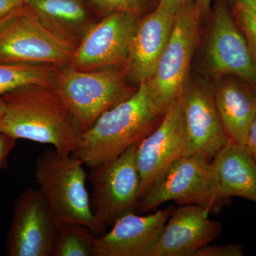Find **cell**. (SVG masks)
Instances as JSON below:
<instances>
[{"label": "cell", "instance_id": "obj_1", "mask_svg": "<svg viewBox=\"0 0 256 256\" xmlns=\"http://www.w3.org/2000/svg\"><path fill=\"white\" fill-rule=\"evenodd\" d=\"M0 98L6 108L0 132L50 144L62 154L75 150L84 130L52 87L25 86Z\"/></svg>", "mask_w": 256, "mask_h": 256}, {"label": "cell", "instance_id": "obj_2", "mask_svg": "<svg viewBox=\"0 0 256 256\" xmlns=\"http://www.w3.org/2000/svg\"><path fill=\"white\" fill-rule=\"evenodd\" d=\"M165 112L153 100L146 82H140L130 97L106 110L84 131L72 154L89 168L116 159L150 134Z\"/></svg>", "mask_w": 256, "mask_h": 256}, {"label": "cell", "instance_id": "obj_3", "mask_svg": "<svg viewBox=\"0 0 256 256\" xmlns=\"http://www.w3.org/2000/svg\"><path fill=\"white\" fill-rule=\"evenodd\" d=\"M84 163L72 154L48 148L35 162L34 178L60 224H78L92 232H102L98 223L86 186Z\"/></svg>", "mask_w": 256, "mask_h": 256}, {"label": "cell", "instance_id": "obj_4", "mask_svg": "<svg viewBox=\"0 0 256 256\" xmlns=\"http://www.w3.org/2000/svg\"><path fill=\"white\" fill-rule=\"evenodd\" d=\"M77 46L25 2L0 22V64L60 66L70 63Z\"/></svg>", "mask_w": 256, "mask_h": 256}, {"label": "cell", "instance_id": "obj_5", "mask_svg": "<svg viewBox=\"0 0 256 256\" xmlns=\"http://www.w3.org/2000/svg\"><path fill=\"white\" fill-rule=\"evenodd\" d=\"M58 66L52 88L84 131L111 108L134 94L114 68L79 70Z\"/></svg>", "mask_w": 256, "mask_h": 256}, {"label": "cell", "instance_id": "obj_6", "mask_svg": "<svg viewBox=\"0 0 256 256\" xmlns=\"http://www.w3.org/2000/svg\"><path fill=\"white\" fill-rule=\"evenodd\" d=\"M168 202L196 204L216 213L228 204L216 193L210 161L200 156H184L156 178L140 200V213L156 210Z\"/></svg>", "mask_w": 256, "mask_h": 256}, {"label": "cell", "instance_id": "obj_7", "mask_svg": "<svg viewBox=\"0 0 256 256\" xmlns=\"http://www.w3.org/2000/svg\"><path fill=\"white\" fill-rule=\"evenodd\" d=\"M139 143L116 159L90 168L92 208L102 232L138 208L140 175L136 150Z\"/></svg>", "mask_w": 256, "mask_h": 256}, {"label": "cell", "instance_id": "obj_8", "mask_svg": "<svg viewBox=\"0 0 256 256\" xmlns=\"http://www.w3.org/2000/svg\"><path fill=\"white\" fill-rule=\"evenodd\" d=\"M200 13L192 0H186L181 5L156 72L146 82L153 100L163 110L166 111L184 90Z\"/></svg>", "mask_w": 256, "mask_h": 256}, {"label": "cell", "instance_id": "obj_9", "mask_svg": "<svg viewBox=\"0 0 256 256\" xmlns=\"http://www.w3.org/2000/svg\"><path fill=\"white\" fill-rule=\"evenodd\" d=\"M60 225L40 190L26 188L14 202L6 256H52Z\"/></svg>", "mask_w": 256, "mask_h": 256}, {"label": "cell", "instance_id": "obj_10", "mask_svg": "<svg viewBox=\"0 0 256 256\" xmlns=\"http://www.w3.org/2000/svg\"><path fill=\"white\" fill-rule=\"evenodd\" d=\"M139 22L132 13H110L84 34L70 66L92 70L128 62Z\"/></svg>", "mask_w": 256, "mask_h": 256}, {"label": "cell", "instance_id": "obj_11", "mask_svg": "<svg viewBox=\"0 0 256 256\" xmlns=\"http://www.w3.org/2000/svg\"><path fill=\"white\" fill-rule=\"evenodd\" d=\"M188 137L181 94L166 109L158 127L138 144L136 159L140 175V200L156 178L178 158L186 156Z\"/></svg>", "mask_w": 256, "mask_h": 256}, {"label": "cell", "instance_id": "obj_12", "mask_svg": "<svg viewBox=\"0 0 256 256\" xmlns=\"http://www.w3.org/2000/svg\"><path fill=\"white\" fill-rule=\"evenodd\" d=\"M207 58L215 73L234 74L256 88V60L225 0L215 5Z\"/></svg>", "mask_w": 256, "mask_h": 256}, {"label": "cell", "instance_id": "obj_13", "mask_svg": "<svg viewBox=\"0 0 256 256\" xmlns=\"http://www.w3.org/2000/svg\"><path fill=\"white\" fill-rule=\"evenodd\" d=\"M210 214L196 204L174 210L148 256H195L222 233V224L210 220Z\"/></svg>", "mask_w": 256, "mask_h": 256}, {"label": "cell", "instance_id": "obj_14", "mask_svg": "<svg viewBox=\"0 0 256 256\" xmlns=\"http://www.w3.org/2000/svg\"><path fill=\"white\" fill-rule=\"evenodd\" d=\"M183 110L188 137L186 156L212 160L230 142L216 107L213 94L205 88L184 90Z\"/></svg>", "mask_w": 256, "mask_h": 256}, {"label": "cell", "instance_id": "obj_15", "mask_svg": "<svg viewBox=\"0 0 256 256\" xmlns=\"http://www.w3.org/2000/svg\"><path fill=\"white\" fill-rule=\"evenodd\" d=\"M174 210L170 206L150 214L122 216L110 232L96 237L94 256H148Z\"/></svg>", "mask_w": 256, "mask_h": 256}, {"label": "cell", "instance_id": "obj_16", "mask_svg": "<svg viewBox=\"0 0 256 256\" xmlns=\"http://www.w3.org/2000/svg\"><path fill=\"white\" fill-rule=\"evenodd\" d=\"M180 6L159 0L156 9L139 22L128 62L131 77L139 84L149 80L156 72Z\"/></svg>", "mask_w": 256, "mask_h": 256}, {"label": "cell", "instance_id": "obj_17", "mask_svg": "<svg viewBox=\"0 0 256 256\" xmlns=\"http://www.w3.org/2000/svg\"><path fill=\"white\" fill-rule=\"evenodd\" d=\"M216 193L222 201L240 197L256 204V162L246 146L230 141L210 160Z\"/></svg>", "mask_w": 256, "mask_h": 256}, {"label": "cell", "instance_id": "obj_18", "mask_svg": "<svg viewBox=\"0 0 256 256\" xmlns=\"http://www.w3.org/2000/svg\"><path fill=\"white\" fill-rule=\"evenodd\" d=\"M220 121L229 139L245 146L256 116V88L248 82H220L212 92Z\"/></svg>", "mask_w": 256, "mask_h": 256}, {"label": "cell", "instance_id": "obj_19", "mask_svg": "<svg viewBox=\"0 0 256 256\" xmlns=\"http://www.w3.org/2000/svg\"><path fill=\"white\" fill-rule=\"evenodd\" d=\"M54 31L76 44L86 33L88 13L82 0H26L25 1Z\"/></svg>", "mask_w": 256, "mask_h": 256}, {"label": "cell", "instance_id": "obj_20", "mask_svg": "<svg viewBox=\"0 0 256 256\" xmlns=\"http://www.w3.org/2000/svg\"><path fill=\"white\" fill-rule=\"evenodd\" d=\"M58 66L0 64V97L28 85L52 87Z\"/></svg>", "mask_w": 256, "mask_h": 256}, {"label": "cell", "instance_id": "obj_21", "mask_svg": "<svg viewBox=\"0 0 256 256\" xmlns=\"http://www.w3.org/2000/svg\"><path fill=\"white\" fill-rule=\"evenodd\" d=\"M92 232L80 224H60L52 256H94L96 237Z\"/></svg>", "mask_w": 256, "mask_h": 256}, {"label": "cell", "instance_id": "obj_22", "mask_svg": "<svg viewBox=\"0 0 256 256\" xmlns=\"http://www.w3.org/2000/svg\"><path fill=\"white\" fill-rule=\"evenodd\" d=\"M233 18L246 40L256 60V11L246 5L233 2Z\"/></svg>", "mask_w": 256, "mask_h": 256}, {"label": "cell", "instance_id": "obj_23", "mask_svg": "<svg viewBox=\"0 0 256 256\" xmlns=\"http://www.w3.org/2000/svg\"><path fill=\"white\" fill-rule=\"evenodd\" d=\"M98 8L112 13L117 12L139 15L146 4V0H90Z\"/></svg>", "mask_w": 256, "mask_h": 256}, {"label": "cell", "instance_id": "obj_24", "mask_svg": "<svg viewBox=\"0 0 256 256\" xmlns=\"http://www.w3.org/2000/svg\"><path fill=\"white\" fill-rule=\"evenodd\" d=\"M242 244H229L225 245H207L196 252L195 256H242Z\"/></svg>", "mask_w": 256, "mask_h": 256}, {"label": "cell", "instance_id": "obj_25", "mask_svg": "<svg viewBox=\"0 0 256 256\" xmlns=\"http://www.w3.org/2000/svg\"><path fill=\"white\" fill-rule=\"evenodd\" d=\"M16 140L0 132V168H4L11 152L16 146Z\"/></svg>", "mask_w": 256, "mask_h": 256}, {"label": "cell", "instance_id": "obj_26", "mask_svg": "<svg viewBox=\"0 0 256 256\" xmlns=\"http://www.w3.org/2000/svg\"><path fill=\"white\" fill-rule=\"evenodd\" d=\"M23 2L24 0H0V22Z\"/></svg>", "mask_w": 256, "mask_h": 256}, {"label": "cell", "instance_id": "obj_27", "mask_svg": "<svg viewBox=\"0 0 256 256\" xmlns=\"http://www.w3.org/2000/svg\"><path fill=\"white\" fill-rule=\"evenodd\" d=\"M245 146L256 162V116L248 133Z\"/></svg>", "mask_w": 256, "mask_h": 256}, {"label": "cell", "instance_id": "obj_28", "mask_svg": "<svg viewBox=\"0 0 256 256\" xmlns=\"http://www.w3.org/2000/svg\"><path fill=\"white\" fill-rule=\"evenodd\" d=\"M212 0H194L198 9L202 12H206L210 9Z\"/></svg>", "mask_w": 256, "mask_h": 256}, {"label": "cell", "instance_id": "obj_29", "mask_svg": "<svg viewBox=\"0 0 256 256\" xmlns=\"http://www.w3.org/2000/svg\"><path fill=\"white\" fill-rule=\"evenodd\" d=\"M232 1L246 5V6L256 11V0H232Z\"/></svg>", "mask_w": 256, "mask_h": 256}, {"label": "cell", "instance_id": "obj_30", "mask_svg": "<svg viewBox=\"0 0 256 256\" xmlns=\"http://www.w3.org/2000/svg\"><path fill=\"white\" fill-rule=\"evenodd\" d=\"M5 110H6V108H5L4 101L0 98V124L4 118Z\"/></svg>", "mask_w": 256, "mask_h": 256}, {"label": "cell", "instance_id": "obj_31", "mask_svg": "<svg viewBox=\"0 0 256 256\" xmlns=\"http://www.w3.org/2000/svg\"><path fill=\"white\" fill-rule=\"evenodd\" d=\"M168 1L176 6H180L186 0H168Z\"/></svg>", "mask_w": 256, "mask_h": 256}, {"label": "cell", "instance_id": "obj_32", "mask_svg": "<svg viewBox=\"0 0 256 256\" xmlns=\"http://www.w3.org/2000/svg\"><path fill=\"white\" fill-rule=\"evenodd\" d=\"M25 1H26V0H24V2H25Z\"/></svg>", "mask_w": 256, "mask_h": 256}]
</instances>
